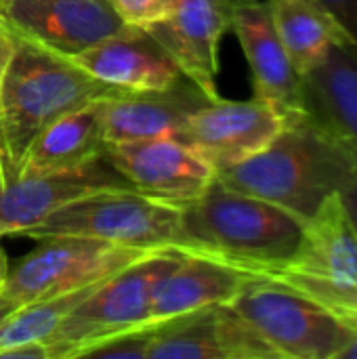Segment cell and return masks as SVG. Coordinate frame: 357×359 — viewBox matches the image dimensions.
I'll return each instance as SVG.
<instances>
[{
  "label": "cell",
  "instance_id": "277c9868",
  "mask_svg": "<svg viewBox=\"0 0 357 359\" xmlns=\"http://www.w3.org/2000/svg\"><path fill=\"white\" fill-rule=\"evenodd\" d=\"M259 278L314 301L357 332V231L341 194L328 198L305 221L303 238L292 257Z\"/></svg>",
  "mask_w": 357,
  "mask_h": 359
},
{
  "label": "cell",
  "instance_id": "f1b7e54d",
  "mask_svg": "<svg viewBox=\"0 0 357 359\" xmlns=\"http://www.w3.org/2000/svg\"><path fill=\"white\" fill-rule=\"evenodd\" d=\"M13 309H17V307H15V305H13V303H11L6 297H4V292L0 290V322H2V320H4V318H6V316L13 311Z\"/></svg>",
  "mask_w": 357,
  "mask_h": 359
},
{
  "label": "cell",
  "instance_id": "30bf717a",
  "mask_svg": "<svg viewBox=\"0 0 357 359\" xmlns=\"http://www.w3.org/2000/svg\"><path fill=\"white\" fill-rule=\"evenodd\" d=\"M2 23L61 57H76L126 27L109 0H2Z\"/></svg>",
  "mask_w": 357,
  "mask_h": 359
},
{
  "label": "cell",
  "instance_id": "2e32d148",
  "mask_svg": "<svg viewBox=\"0 0 357 359\" xmlns=\"http://www.w3.org/2000/svg\"><path fill=\"white\" fill-rule=\"evenodd\" d=\"M69 61L97 80L122 90L168 88L183 78L170 55L145 29L130 25Z\"/></svg>",
  "mask_w": 357,
  "mask_h": 359
},
{
  "label": "cell",
  "instance_id": "d6986e66",
  "mask_svg": "<svg viewBox=\"0 0 357 359\" xmlns=\"http://www.w3.org/2000/svg\"><path fill=\"white\" fill-rule=\"evenodd\" d=\"M286 55L301 78L320 67L328 53L353 44L349 32L320 0H267Z\"/></svg>",
  "mask_w": 357,
  "mask_h": 359
},
{
  "label": "cell",
  "instance_id": "ffe728a7",
  "mask_svg": "<svg viewBox=\"0 0 357 359\" xmlns=\"http://www.w3.org/2000/svg\"><path fill=\"white\" fill-rule=\"evenodd\" d=\"M307 111L332 128L357 154V46H335L326 61L303 78Z\"/></svg>",
  "mask_w": 357,
  "mask_h": 359
},
{
  "label": "cell",
  "instance_id": "83f0119b",
  "mask_svg": "<svg viewBox=\"0 0 357 359\" xmlns=\"http://www.w3.org/2000/svg\"><path fill=\"white\" fill-rule=\"evenodd\" d=\"M335 359H357V332H351L347 343L339 349Z\"/></svg>",
  "mask_w": 357,
  "mask_h": 359
},
{
  "label": "cell",
  "instance_id": "1f68e13d",
  "mask_svg": "<svg viewBox=\"0 0 357 359\" xmlns=\"http://www.w3.org/2000/svg\"><path fill=\"white\" fill-rule=\"evenodd\" d=\"M0 6H2V0H0Z\"/></svg>",
  "mask_w": 357,
  "mask_h": 359
},
{
  "label": "cell",
  "instance_id": "cb8c5ba5",
  "mask_svg": "<svg viewBox=\"0 0 357 359\" xmlns=\"http://www.w3.org/2000/svg\"><path fill=\"white\" fill-rule=\"evenodd\" d=\"M349 32L353 44L357 46V0H320Z\"/></svg>",
  "mask_w": 357,
  "mask_h": 359
},
{
  "label": "cell",
  "instance_id": "4316f807",
  "mask_svg": "<svg viewBox=\"0 0 357 359\" xmlns=\"http://www.w3.org/2000/svg\"><path fill=\"white\" fill-rule=\"evenodd\" d=\"M341 200H343V206L349 215V221L353 225V229L357 231V177L349 183V187H345L341 191Z\"/></svg>",
  "mask_w": 357,
  "mask_h": 359
},
{
  "label": "cell",
  "instance_id": "44dd1931",
  "mask_svg": "<svg viewBox=\"0 0 357 359\" xmlns=\"http://www.w3.org/2000/svg\"><path fill=\"white\" fill-rule=\"evenodd\" d=\"M147 359H223L217 305L158 322L151 330Z\"/></svg>",
  "mask_w": 357,
  "mask_h": 359
},
{
  "label": "cell",
  "instance_id": "5b68a950",
  "mask_svg": "<svg viewBox=\"0 0 357 359\" xmlns=\"http://www.w3.org/2000/svg\"><path fill=\"white\" fill-rule=\"evenodd\" d=\"M181 250H158L103 280L48 337V359H82L95 345L135 328L154 326L149 301L156 284L179 261Z\"/></svg>",
  "mask_w": 357,
  "mask_h": 359
},
{
  "label": "cell",
  "instance_id": "8992f818",
  "mask_svg": "<svg viewBox=\"0 0 357 359\" xmlns=\"http://www.w3.org/2000/svg\"><path fill=\"white\" fill-rule=\"evenodd\" d=\"M181 206L149 198L137 189H109L84 196L29 229L27 238L80 236L145 252L177 250Z\"/></svg>",
  "mask_w": 357,
  "mask_h": 359
},
{
  "label": "cell",
  "instance_id": "3957f363",
  "mask_svg": "<svg viewBox=\"0 0 357 359\" xmlns=\"http://www.w3.org/2000/svg\"><path fill=\"white\" fill-rule=\"evenodd\" d=\"M15 55L0 84V166L4 185L17 179L36 135L57 118L124 93L74 65L67 57L17 36Z\"/></svg>",
  "mask_w": 357,
  "mask_h": 359
},
{
  "label": "cell",
  "instance_id": "6da1fadb",
  "mask_svg": "<svg viewBox=\"0 0 357 359\" xmlns=\"http://www.w3.org/2000/svg\"><path fill=\"white\" fill-rule=\"evenodd\" d=\"M356 177V151L309 111L286 122L263 151L217 172L229 189L276 204L303 223Z\"/></svg>",
  "mask_w": 357,
  "mask_h": 359
},
{
  "label": "cell",
  "instance_id": "5bb4252c",
  "mask_svg": "<svg viewBox=\"0 0 357 359\" xmlns=\"http://www.w3.org/2000/svg\"><path fill=\"white\" fill-rule=\"evenodd\" d=\"M227 29H231V0H181L166 19L145 27L181 74L213 101L221 99L219 44Z\"/></svg>",
  "mask_w": 357,
  "mask_h": 359
},
{
  "label": "cell",
  "instance_id": "4dcf8cb0",
  "mask_svg": "<svg viewBox=\"0 0 357 359\" xmlns=\"http://www.w3.org/2000/svg\"><path fill=\"white\" fill-rule=\"evenodd\" d=\"M4 187V177H2V166H0V189Z\"/></svg>",
  "mask_w": 357,
  "mask_h": 359
},
{
  "label": "cell",
  "instance_id": "4fadbf2b",
  "mask_svg": "<svg viewBox=\"0 0 357 359\" xmlns=\"http://www.w3.org/2000/svg\"><path fill=\"white\" fill-rule=\"evenodd\" d=\"M109 189H135L105 156L82 166L19 177L0 189V236L27 233L59 208Z\"/></svg>",
  "mask_w": 357,
  "mask_h": 359
},
{
  "label": "cell",
  "instance_id": "7c38bea8",
  "mask_svg": "<svg viewBox=\"0 0 357 359\" xmlns=\"http://www.w3.org/2000/svg\"><path fill=\"white\" fill-rule=\"evenodd\" d=\"M231 29L248 61L255 97L271 105L286 122L305 116L303 78L286 55L267 0H231Z\"/></svg>",
  "mask_w": 357,
  "mask_h": 359
},
{
  "label": "cell",
  "instance_id": "f546056e",
  "mask_svg": "<svg viewBox=\"0 0 357 359\" xmlns=\"http://www.w3.org/2000/svg\"><path fill=\"white\" fill-rule=\"evenodd\" d=\"M6 276H8L6 257H4V252H2V248H0V288H2V284H4V280H6Z\"/></svg>",
  "mask_w": 357,
  "mask_h": 359
},
{
  "label": "cell",
  "instance_id": "ba28073f",
  "mask_svg": "<svg viewBox=\"0 0 357 359\" xmlns=\"http://www.w3.org/2000/svg\"><path fill=\"white\" fill-rule=\"evenodd\" d=\"M38 242L40 244L8 271L0 288L15 307L97 284L149 255L145 250L80 236H55Z\"/></svg>",
  "mask_w": 357,
  "mask_h": 359
},
{
  "label": "cell",
  "instance_id": "ac0fdd59",
  "mask_svg": "<svg viewBox=\"0 0 357 359\" xmlns=\"http://www.w3.org/2000/svg\"><path fill=\"white\" fill-rule=\"evenodd\" d=\"M101 101H90L42 128L29 143L17 179L67 170L101 158L107 145Z\"/></svg>",
  "mask_w": 357,
  "mask_h": 359
},
{
  "label": "cell",
  "instance_id": "484cf974",
  "mask_svg": "<svg viewBox=\"0 0 357 359\" xmlns=\"http://www.w3.org/2000/svg\"><path fill=\"white\" fill-rule=\"evenodd\" d=\"M0 359H48V353H46L44 343H32V345H23V347L4 351Z\"/></svg>",
  "mask_w": 357,
  "mask_h": 359
},
{
  "label": "cell",
  "instance_id": "9a60e30c",
  "mask_svg": "<svg viewBox=\"0 0 357 359\" xmlns=\"http://www.w3.org/2000/svg\"><path fill=\"white\" fill-rule=\"evenodd\" d=\"M185 76L168 88L158 90H124L101 101L107 143L128 139H181L187 118L210 103Z\"/></svg>",
  "mask_w": 357,
  "mask_h": 359
},
{
  "label": "cell",
  "instance_id": "d4e9b609",
  "mask_svg": "<svg viewBox=\"0 0 357 359\" xmlns=\"http://www.w3.org/2000/svg\"><path fill=\"white\" fill-rule=\"evenodd\" d=\"M15 46H17V38L15 34L2 23L0 19V84L4 80V74L11 65V59L15 55Z\"/></svg>",
  "mask_w": 357,
  "mask_h": 359
},
{
  "label": "cell",
  "instance_id": "603a6c76",
  "mask_svg": "<svg viewBox=\"0 0 357 359\" xmlns=\"http://www.w3.org/2000/svg\"><path fill=\"white\" fill-rule=\"evenodd\" d=\"M181 0H109L116 15L130 27H149L156 21L166 19Z\"/></svg>",
  "mask_w": 357,
  "mask_h": 359
},
{
  "label": "cell",
  "instance_id": "9c48e42d",
  "mask_svg": "<svg viewBox=\"0 0 357 359\" xmlns=\"http://www.w3.org/2000/svg\"><path fill=\"white\" fill-rule=\"evenodd\" d=\"M103 156L137 191L177 206L202 196L217 177L196 149L170 137L114 141Z\"/></svg>",
  "mask_w": 357,
  "mask_h": 359
},
{
  "label": "cell",
  "instance_id": "8fae6325",
  "mask_svg": "<svg viewBox=\"0 0 357 359\" xmlns=\"http://www.w3.org/2000/svg\"><path fill=\"white\" fill-rule=\"evenodd\" d=\"M284 126L286 120L257 97L217 99L187 118L179 141L196 149L219 172L263 151Z\"/></svg>",
  "mask_w": 357,
  "mask_h": 359
},
{
  "label": "cell",
  "instance_id": "e0dca14e",
  "mask_svg": "<svg viewBox=\"0 0 357 359\" xmlns=\"http://www.w3.org/2000/svg\"><path fill=\"white\" fill-rule=\"evenodd\" d=\"M250 276L221 261L183 252L181 261L160 278L149 301L151 324L213 305H229Z\"/></svg>",
  "mask_w": 357,
  "mask_h": 359
},
{
  "label": "cell",
  "instance_id": "7a4b0ae2",
  "mask_svg": "<svg viewBox=\"0 0 357 359\" xmlns=\"http://www.w3.org/2000/svg\"><path fill=\"white\" fill-rule=\"evenodd\" d=\"M303 227L305 223L288 210L234 191L215 177L202 196L181 204L177 250L202 255L259 278L292 257Z\"/></svg>",
  "mask_w": 357,
  "mask_h": 359
},
{
  "label": "cell",
  "instance_id": "52a82bcc",
  "mask_svg": "<svg viewBox=\"0 0 357 359\" xmlns=\"http://www.w3.org/2000/svg\"><path fill=\"white\" fill-rule=\"evenodd\" d=\"M231 305L280 359H335L353 332L314 301L265 278H248Z\"/></svg>",
  "mask_w": 357,
  "mask_h": 359
},
{
  "label": "cell",
  "instance_id": "7402d4cb",
  "mask_svg": "<svg viewBox=\"0 0 357 359\" xmlns=\"http://www.w3.org/2000/svg\"><path fill=\"white\" fill-rule=\"evenodd\" d=\"M154 326L120 332V334L95 345L93 349H88L82 355V359H147Z\"/></svg>",
  "mask_w": 357,
  "mask_h": 359
}]
</instances>
